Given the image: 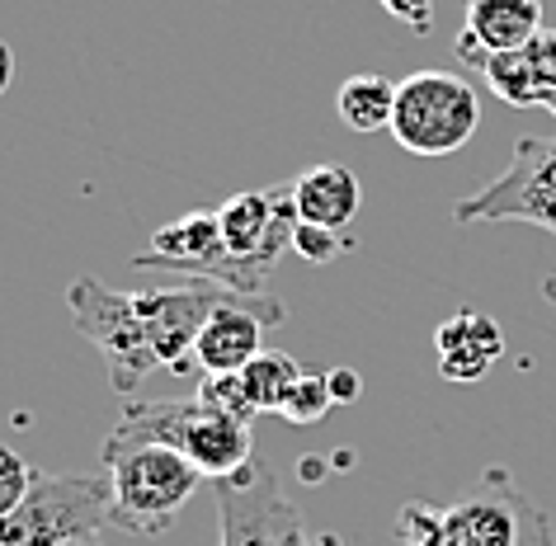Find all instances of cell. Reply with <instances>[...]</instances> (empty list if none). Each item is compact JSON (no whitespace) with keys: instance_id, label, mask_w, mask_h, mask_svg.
<instances>
[{"instance_id":"obj_1","label":"cell","mask_w":556,"mask_h":546,"mask_svg":"<svg viewBox=\"0 0 556 546\" xmlns=\"http://www.w3.org/2000/svg\"><path fill=\"white\" fill-rule=\"evenodd\" d=\"M401 546H556V523L505 467H485L453 504L415 499L396 513Z\"/></svg>"},{"instance_id":"obj_2","label":"cell","mask_w":556,"mask_h":546,"mask_svg":"<svg viewBox=\"0 0 556 546\" xmlns=\"http://www.w3.org/2000/svg\"><path fill=\"white\" fill-rule=\"evenodd\" d=\"M132 443H161L185 453L207 481L236 475L255 461V443H250V424L227 419L193 396V401H137L118 415L114 433L104 447H132Z\"/></svg>"},{"instance_id":"obj_3","label":"cell","mask_w":556,"mask_h":546,"mask_svg":"<svg viewBox=\"0 0 556 546\" xmlns=\"http://www.w3.org/2000/svg\"><path fill=\"white\" fill-rule=\"evenodd\" d=\"M109 471V523L132 537H165V528L203 485V471L185 453L161 443L104 447Z\"/></svg>"},{"instance_id":"obj_4","label":"cell","mask_w":556,"mask_h":546,"mask_svg":"<svg viewBox=\"0 0 556 546\" xmlns=\"http://www.w3.org/2000/svg\"><path fill=\"white\" fill-rule=\"evenodd\" d=\"M481 128V100L467 76L453 72H415L396 80L392 132L401 151L420 161H443L463 151Z\"/></svg>"},{"instance_id":"obj_5","label":"cell","mask_w":556,"mask_h":546,"mask_svg":"<svg viewBox=\"0 0 556 546\" xmlns=\"http://www.w3.org/2000/svg\"><path fill=\"white\" fill-rule=\"evenodd\" d=\"M109 523V471L34 475L15 513L0 518V546H72Z\"/></svg>"},{"instance_id":"obj_6","label":"cell","mask_w":556,"mask_h":546,"mask_svg":"<svg viewBox=\"0 0 556 546\" xmlns=\"http://www.w3.org/2000/svg\"><path fill=\"white\" fill-rule=\"evenodd\" d=\"M66 312H72V326L100 348V358L109 363V386H114L118 396H132V391L161 368L132 292H114V288H104L100 278L80 274L76 283L66 288Z\"/></svg>"},{"instance_id":"obj_7","label":"cell","mask_w":556,"mask_h":546,"mask_svg":"<svg viewBox=\"0 0 556 546\" xmlns=\"http://www.w3.org/2000/svg\"><path fill=\"white\" fill-rule=\"evenodd\" d=\"M222 546H340V537H312L298 504L283 495L269 461H250L245 471L213 481Z\"/></svg>"},{"instance_id":"obj_8","label":"cell","mask_w":556,"mask_h":546,"mask_svg":"<svg viewBox=\"0 0 556 546\" xmlns=\"http://www.w3.org/2000/svg\"><path fill=\"white\" fill-rule=\"evenodd\" d=\"M457 221H528L556 236V142L523 137L514 147L505 175H495L485 189L467 193L453 207Z\"/></svg>"},{"instance_id":"obj_9","label":"cell","mask_w":556,"mask_h":546,"mask_svg":"<svg viewBox=\"0 0 556 546\" xmlns=\"http://www.w3.org/2000/svg\"><path fill=\"white\" fill-rule=\"evenodd\" d=\"M217 221H222V245H227V255L241 264L260 288L278 264V255L293 250V236L302 227L298 203H293V185L231 193V199L217 207Z\"/></svg>"},{"instance_id":"obj_10","label":"cell","mask_w":556,"mask_h":546,"mask_svg":"<svg viewBox=\"0 0 556 546\" xmlns=\"http://www.w3.org/2000/svg\"><path fill=\"white\" fill-rule=\"evenodd\" d=\"M283 302L269 292H227L213 312H207L193 363L199 372H241L250 358L264 354V330L283 326Z\"/></svg>"},{"instance_id":"obj_11","label":"cell","mask_w":556,"mask_h":546,"mask_svg":"<svg viewBox=\"0 0 556 546\" xmlns=\"http://www.w3.org/2000/svg\"><path fill=\"white\" fill-rule=\"evenodd\" d=\"M227 292L231 288H222V283H179V288L132 292L161 368H170L179 377H189L193 368H199V363H193V344H199V330H203L207 312H213Z\"/></svg>"},{"instance_id":"obj_12","label":"cell","mask_w":556,"mask_h":546,"mask_svg":"<svg viewBox=\"0 0 556 546\" xmlns=\"http://www.w3.org/2000/svg\"><path fill=\"white\" fill-rule=\"evenodd\" d=\"M542 29H547L542 24V0H467V20L453 52L481 72L491 52L528 48Z\"/></svg>"},{"instance_id":"obj_13","label":"cell","mask_w":556,"mask_h":546,"mask_svg":"<svg viewBox=\"0 0 556 546\" xmlns=\"http://www.w3.org/2000/svg\"><path fill=\"white\" fill-rule=\"evenodd\" d=\"M434 354H439V377L453 386H477L485 372L505 358V330L485 312H453L434 330Z\"/></svg>"},{"instance_id":"obj_14","label":"cell","mask_w":556,"mask_h":546,"mask_svg":"<svg viewBox=\"0 0 556 546\" xmlns=\"http://www.w3.org/2000/svg\"><path fill=\"white\" fill-rule=\"evenodd\" d=\"M293 203L298 217L307 227H326V231H344L358 217V203H364V189H358V175L350 165H312L307 175L293 179Z\"/></svg>"},{"instance_id":"obj_15","label":"cell","mask_w":556,"mask_h":546,"mask_svg":"<svg viewBox=\"0 0 556 546\" xmlns=\"http://www.w3.org/2000/svg\"><path fill=\"white\" fill-rule=\"evenodd\" d=\"M336 109H340V123L350 132H382V128H392L396 80H387L378 72L350 76L340 86V94H336Z\"/></svg>"},{"instance_id":"obj_16","label":"cell","mask_w":556,"mask_h":546,"mask_svg":"<svg viewBox=\"0 0 556 546\" xmlns=\"http://www.w3.org/2000/svg\"><path fill=\"white\" fill-rule=\"evenodd\" d=\"M481 80L505 104H514V109H538L542 104V86H538V76H533V62H528V48L491 52L485 66H481Z\"/></svg>"},{"instance_id":"obj_17","label":"cell","mask_w":556,"mask_h":546,"mask_svg":"<svg viewBox=\"0 0 556 546\" xmlns=\"http://www.w3.org/2000/svg\"><path fill=\"white\" fill-rule=\"evenodd\" d=\"M241 377H245V391H250V401H255V410L260 415H278V405H283V396L293 391L302 368H298L293 354H274V348H264L260 358L245 363Z\"/></svg>"},{"instance_id":"obj_18","label":"cell","mask_w":556,"mask_h":546,"mask_svg":"<svg viewBox=\"0 0 556 546\" xmlns=\"http://www.w3.org/2000/svg\"><path fill=\"white\" fill-rule=\"evenodd\" d=\"M330 405H336V396H330L326 372H302L293 382V391L283 396V405H278V419L293 424V429H307L330 410Z\"/></svg>"},{"instance_id":"obj_19","label":"cell","mask_w":556,"mask_h":546,"mask_svg":"<svg viewBox=\"0 0 556 546\" xmlns=\"http://www.w3.org/2000/svg\"><path fill=\"white\" fill-rule=\"evenodd\" d=\"M199 401L207 405V410L227 415V419H241V424H250V419L260 415L255 401H250V391H245V377L241 372H203Z\"/></svg>"},{"instance_id":"obj_20","label":"cell","mask_w":556,"mask_h":546,"mask_svg":"<svg viewBox=\"0 0 556 546\" xmlns=\"http://www.w3.org/2000/svg\"><path fill=\"white\" fill-rule=\"evenodd\" d=\"M34 475L38 471L15 453V447L0 443V518L15 513L20 504H24V495H29V485H34Z\"/></svg>"},{"instance_id":"obj_21","label":"cell","mask_w":556,"mask_h":546,"mask_svg":"<svg viewBox=\"0 0 556 546\" xmlns=\"http://www.w3.org/2000/svg\"><path fill=\"white\" fill-rule=\"evenodd\" d=\"M293 250H298L302 259L330 264L336 255H344V250H350V236H344V231H326V227H307V221H302L298 236H293Z\"/></svg>"},{"instance_id":"obj_22","label":"cell","mask_w":556,"mask_h":546,"mask_svg":"<svg viewBox=\"0 0 556 546\" xmlns=\"http://www.w3.org/2000/svg\"><path fill=\"white\" fill-rule=\"evenodd\" d=\"M528 62H533V76L542 86V100L556 94V29H542L533 43H528Z\"/></svg>"},{"instance_id":"obj_23","label":"cell","mask_w":556,"mask_h":546,"mask_svg":"<svg viewBox=\"0 0 556 546\" xmlns=\"http://www.w3.org/2000/svg\"><path fill=\"white\" fill-rule=\"evenodd\" d=\"M392 20H401L410 34H429L434 29V0H378Z\"/></svg>"},{"instance_id":"obj_24","label":"cell","mask_w":556,"mask_h":546,"mask_svg":"<svg viewBox=\"0 0 556 546\" xmlns=\"http://www.w3.org/2000/svg\"><path fill=\"white\" fill-rule=\"evenodd\" d=\"M326 382H330V396H336V405H354L358 396H364V377H358L354 368H330Z\"/></svg>"},{"instance_id":"obj_25","label":"cell","mask_w":556,"mask_h":546,"mask_svg":"<svg viewBox=\"0 0 556 546\" xmlns=\"http://www.w3.org/2000/svg\"><path fill=\"white\" fill-rule=\"evenodd\" d=\"M10 86H15V52H10V43L0 38V94H5Z\"/></svg>"},{"instance_id":"obj_26","label":"cell","mask_w":556,"mask_h":546,"mask_svg":"<svg viewBox=\"0 0 556 546\" xmlns=\"http://www.w3.org/2000/svg\"><path fill=\"white\" fill-rule=\"evenodd\" d=\"M542 109H547V114L556 118V94H547V100H542Z\"/></svg>"},{"instance_id":"obj_27","label":"cell","mask_w":556,"mask_h":546,"mask_svg":"<svg viewBox=\"0 0 556 546\" xmlns=\"http://www.w3.org/2000/svg\"><path fill=\"white\" fill-rule=\"evenodd\" d=\"M72 546H100V537H90V542H72Z\"/></svg>"},{"instance_id":"obj_28","label":"cell","mask_w":556,"mask_h":546,"mask_svg":"<svg viewBox=\"0 0 556 546\" xmlns=\"http://www.w3.org/2000/svg\"><path fill=\"white\" fill-rule=\"evenodd\" d=\"M463 5H467V0H463Z\"/></svg>"}]
</instances>
